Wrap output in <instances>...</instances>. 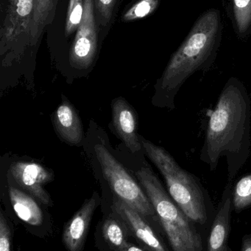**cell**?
I'll return each mask as SVG.
<instances>
[{"label": "cell", "mask_w": 251, "mask_h": 251, "mask_svg": "<svg viewBox=\"0 0 251 251\" xmlns=\"http://www.w3.org/2000/svg\"><path fill=\"white\" fill-rule=\"evenodd\" d=\"M55 128L62 140L69 145H79L84 139V127L78 112L63 100L53 115Z\"/></svg>", "instance_id": "obj_13"}, {"label": "cell", "mask_w": 251, "mask_h": 251, "mask_svg": "<svg viewBox=\"0 0 251 251\" xmlns=\"http://www.w3.org/2000/svg\"><path fill=\"white\" fill-rule=\"evenodd\" d=\"M125 223L113 213L110 215L103 226V236L109 247L114 251H122L126 246L129 234Z\"/></svg>", "instance_id": "obj_18"}, {"label": "cell", "mask_w": 251, "mask_h": 251, "mask_svg": "<svg viewBox=\"0 0 251 251\" xmlns=\"http://www.w3.org/2000/svg\"><path fill=\"white\" fill-rule=\"evenodd\" d=\"M141 141L149 159L163 176L172 200L192 221L204 224L207 220L209 196L200 179L184 169L163 147L143 137Z\"/></svg>", "instance_id": "obj_3"}, {"label": "cell", "mask_w": 251, "mask_h": 251, "mask_svg": "<svg viewBox=\"0 0 251 251\" xmlns=\"http://www.w3.org/2000/svg\"><path fill=\"white\" fill-rule=\"evenodd\" d=\"M100 45L94 0H84L82 23L68 51L69 64L79 70L88 69L95 60Z\"/></svg>", "instance_id": "obj_7"}, {"label": "cell", "mask_w": 251, "mask_h": 251, "mask_svg": "<svg viewBox=\"0 0 251 251\" xmlns=\"http://www.w3.org/2000/svg\"><path fill=\"white\" fill-rule=\"evenodd\" d=\"M10 174L19 187L38 199L45 206H53L44 184L54 179V174L35 162H17L10 167Z\"/></svg>", "instance_id": "obj_9"}, {"label": "cell", "mask_w": 251, "mask_h": 251, "mask_svg": "<svg viewBox=\"0 0 251 251\" xmlns=\"http://www.w3.org/2000/svg\"><path fill=\"white\" fill-rule=\"evenodd\" d=\"M251 128L250 97L242 81L232 76L224 85L209 114L200 161L213 172L220 159L225 157L228 183L233 184L251 155Z\"/></svg>", "instance_id": "obj_1"}, {"label": "cell", "mask_w": 251, "mask_h": 251, "mask_svg": "<svg viewBox=\"0 0 251 251\" xmlns=\"http://www.w3.org/2000/svg\"><path fill=\"white\" fill-rule=\"evenodd\" d=\"M99 201L98 195L94 193L66 224L63 229V243L68 251L84 250L91 219Z\"/></svg>", "instance_id": "obj_11"}, {"label": "cell", "mask_w": 251, "mask_h": 251, "mask_svg": "<svg viewBox=\"0 0 251 251\" xmlns=\"http://www.w3.org/2000/svg\"><path fill=\"white\" fill-rule=\"evenodd\" d=\"M113 125L115 130L125 146L133 153L141 150V142L137 133V120L135 112L126 100L116 99L112 105Z\"/></svg>", "instance_id": "obj_12"}, {"label": "cell", "mask_w": 251, "mask_h": 251, "mask_svg": "<svg viewBox=\"0 0 251 251\" xmlns=\"http://www.w3.org/2000/svg\"><path fill=\"white\" fill-rule=\"evenodd\" d=\"M137 177L150 199L173 251H202L201 237L191 220L178 207L150 168H142Z\"/></svg>", "instance_id": "obj_4"}, {"label": "cell", "mask_w": 251, "mask_h": 251, "mask_svg": "<svg viewBox=\"0 0 251 251\" xmlns=\"http://www.w3.org/2000/svg\"><path fill=\"white\" fill-rule=\"evenodd\" d=\"M122 251H143L142 249L139 248L138 246H136V245L133 244V243H129L128 242L127 243L125 247L124 248L123 250Z\"/></svg>", "instance_id": "obj_23"}, {"label": "cell", "mask_w": 251, "mask_h": 251, "mask_svg": "<svg viewBox=\"0 0 251 251\" xmlns=\"http://www.w3.org/2000/svg\"><path fill=\"white\" fill-rule=\"evenodd\" d=\"M242 251H251V237L243 240Z\"/></svg>", "instance_id": "obj_24"}, {"label": "cell", "mask_w": 251, "mask_h": 251, "mask_svg": "<svg viewBox=\"0 0 251 251\" xmlns=\"http://www.w3.org/2000/svg\"><path fill=\"white\" fill-rule=\"evenodd\" d=\"M12 234L3 210L0 212V251H11Z\"/></svg>", "instance_id": "obj_22"}, {"label": "cell", "mask_w": 251, "mask_h": 251, "mask_svg": "<svg viewBox=\"0 0 251 251\" xmlns=\"http://www.w3.org/2000/svg\"><path fill=\"white\" fill-rule=\"evenodd\" d=\"M59 0H35V12L31 26V47L38 46L47 26L53 22Z\"/></svg>", "instance_id": "obj_16"}, {"label": "cell", "mask_w": 251, "mask_h": 251, "mask_svg": "<svg viewBox=\"0 0 251 251\" xmlns=\"http://www.w3.org/2000/svg\"><path fill=\"white\" fill-rule=\"evenodd\" d=\"M234 210L241 212L251 206V172L243 176L232 189Z\"/></svg>", "instance_id": "obj_20"}, {"label": "cell", "mask_w": 251, "mask_h": 251, "mask_svg": "<svg viewBox=\"0 0 251 251\" xmlns=\"http://www.w3.org/2000/svg\"><path fill=\"white\" fill-rule=\"evenodd\" d=\"M221 41L220 13L209 10L171 57L156 82L153 103L162 108L175 109V97L184 83L196 72L209 70L213 64Z\"/></svg>", "instance_id": "obj_2"}, {"label": "cell", "mask_w": 251, "mask_h": 251, "mask_svg": "<svg viewBox=\"0 0 251 251\" xmlns=\"http://www.w3.org/2000/svg\"><path fill=\"white\" fill-rule=\"evenodd\" d=\"M35 5V0H0L1 58H17L31 47Z\"/></svg>", "instance_id": "obj_5"}, {"label": "cell", "mask_w": 251, "mask_h": 251, "mask_svg": "<svg viewBox=\"0 0 251 251\" xmlns=\"http://www.w3.org/2000/svg\"><path fill=\"white\" fill-rule=\"evenodd\" d=\"M8 193L15 213L19 219L32 226L42 224V210L31 196L11 186L9 187Z\"/></svg>", "instance_id": "obj_15"}, {"label": "cell", "mask_w": 251, "mask_h": 251, "mask_svg": "<svg viewBox=\"0 0 251 251\" xmlns=\"http://www.w3.org/2000/svg\"><path fill=\"white\" fill-rule=\"evenodd\" d=\"M159 0H131L121 16L122 22H132L147 17L155 11Z\"/></svg>", "instance_id": "obj_19"}, {"label": "cell", "mask_w": 251, "mask_h": 251, "mask_svg": "<svg viewBox=\"0 0 251 251\" xmlns=\"http://www.w3.org/2000/svg\"><path fill=\"white\" fill-rule=\"evenodd\" d=\"M232 189V184L227 183L208 241V251H225L226 249L233 208Z\"/></svg>", "instance_id": "obj_14"}, {"label": "cell", "mask_w": 251, "mask_h": 251, "mask_svg": "<svg viewBox=\"0 0 251 251\" xmlns=\"http://www.w3.org/2000/svg\"><path fill=\"white\" fill-rule=\"evenodd\" d=\"M84 13V0H59L53 22L46 29L49 42L67 47L69 51L81 27Z\"/></svg>", "instance_id": "obj_8"}, {"label": "cell", "mask_w": 251, "mask_h": 251, "mask_svg": "<svg viewBox=\"0 0 251 251\" xmlns=\"http://www.w3.org/2000/svg\"><path fill=\"white\" fill-rule=\"evenodd\" d=\"M112 210L125 223L130 234L146 249L150 251H168L139 212L116 197L113 199Z\"/></svg>", "instance_id": "obj_10"}, {"label": "cell", "mask_w": 251, "mask_h": 251, "mask_svg": "<svg viewBox=\"0 0 251 251\" xmlns=\"http://www.w3.org/2000/svg\"><path fill=\"white\" fill-rule=\"evenodd\" d=\"M234 11L240 33H245L251 24V0H234Z\"/></svg>", "instance_id": "obj_21"}, {"label": "cell", "mask_w": 251, "mask_h": 251, "mask_svg": "<svg viewBox=\"0 0 251 251\" xmlns=\"http://www.w3.org/2000/svg\"><path fill=\"white\" fill-rule=\"evenodd\" d=\"M121 0H94V12L100 43L104 41L114 25Z\"/></svg>", "instance_id": "obj_17"}, {"label": "cell", "mask_w": 251, "mask_h": 251, "mask_svg": "<svg viewBox=\"0 0 251 251\" xmlns=\"http://www.w3.org/2000/svg\"><path fill=\"white\" fill-rule=\"evenodd\" d=\"M95 152L103 176L116 197L143 216L154 217L156 213L147 194L120 162L103 145H97Z\"/></svg>", "instance_id": "obj_6"}]
</instances>
